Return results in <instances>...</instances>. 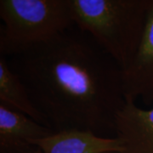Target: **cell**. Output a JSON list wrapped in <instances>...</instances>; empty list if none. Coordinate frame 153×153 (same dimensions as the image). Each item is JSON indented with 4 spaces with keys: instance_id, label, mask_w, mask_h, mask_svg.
I'll return each instance as SVG.
<instances>
[{
    "instance_id": "1",
    "label": "cell",
    "mask_w": 153,
    "mask_h": 153,
    "mask_svg": "<svg viewBox=\"0 0 153 153\" xmlns=\"http://www.w3.org/2000/svg\"><path fill=\"white\" fill-rule=\"evenodd\" d=\"M7 60L51 129L116 137L126 102L123 70L88 34L73 26Z\"/></svg>"
},
{
    "instance_id": "2",
    "label": "cell",
    "mask_w": 153,
    "mask_h": 153,
    "mask_svg": "<svg viewBox=\"0 0 153 153\" xmlns=\"http://www.w3.org/2000/svg\"><path fill=\"white\" fill-rule=\"evenodd\" d=\"M152 0H69L74 26L88 34L123 71L141 41Z\"/></svg>"
},
{
    "instance_id": "3",
    "label": "cell",
    "mask_w": 153,
    "mask_h": 153,
    "mask_svg": "<svg viewBox=\"0 0 153 153\" xmlns=\"http://www.w3.org/2000/svg\"><path fill=\"white\" fill-rule=\"evenodd\" d=\"M0 55L10 58L72 27L69 0H1Z\"/></svg>"
},
{
    "instance_id": "4",
    "label": "cell",
    "mask_w": 153,
    "mask_h": 153,
    "mask_svg": "<svg viewBox=\"0 0 153 153\" xmlns=\"http://www.w3.org/2000/svg\"><path fill=\"white\" fill-rule=\"evenodd\" d=\"M125 99L140 98L146 105L153 103V0H152L141 41L128 67L123 71Z\"/></svg>"
},
{
    "instance_id": "5",
    "label": "cell",
    "mask_w": 153,
    "mask_h": 153,
    "mask_svg": "<svg viewBox=\"0 0 153 153\" xmlns=\"http://www.w3.org/2000/svg\"><path fill=\"white\" fill-rule=\"evenodd\" d=\"M55 133L28 117L0 103V153H33V142Z\"/></svg>"
},
{
    "instance_id": "6",
    "label": "cell",
    "mask_w": 153,
    "mask_h": 153,
    "mask_svg": "<svg viewBox=\"0 0 153 153\" xmlns=\"http://www.w3.org/2000/svg\"><path fill=\"white\" fill-rule=\"evenodd\" d=\"M116 137L122 153H153V107L143 109L127 99L116 117Z\"/></svg>"
},
{
    "instance_id": "7",
    "label": "cell",
    "mask_w": 153,
    "mask_h": 153,
    "mask_svg": "<svg viewBox=\"0 0 153 153\" xmlns=\"http://www.w3.org/2000/svg\"><path fill=\"white\" fill-rule=\"evenodd\" d=\"M43 153H122L117 137H102L88 130L67 129L33 142Z\"/></svg>"
},
{
    "instance_id": "8",
    "label": "cell",
    "mask_w": 153,
    "mask_h": 153,
    "mask_svg": "<svg viewBox=\"0 0 153 153\" xmlns=\"http://www.w3.org/2000/svg\"><path fill=\"white\" fill-rule=\"evenodd\" d=\"M0 103L49 127L44 117L33 105L22 79L11 70L7 58L2 55H0Z\"/></svg>"
},
{
    "instance_id": "9",
    "label": "cell",
    "mask_w": 153,
    "mask_h": 153,
    "mask_svg": "<svg viewBox=\"0 0 153 153\" xmlns=\"http://www.w3.org/2000/svg\"><path fill=\"white\" fill-rule=\"evenodd\" d=\"M33 153H43V152H41V151H40V150L38 149V150H37L36 152H34Z\"/></svg>"
}]
</instances>
